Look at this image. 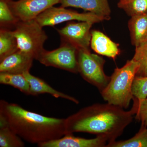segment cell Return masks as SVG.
I'll return each instance as SVG.
<instances>
[{"label": "cell", "mask_w": 147, "mask_h": 147, "mask_svg": "<svg viewBox=\"0 0 147 147\" xmlns=\"http://www.w3.org/2000/svg\"><path fill=\"white\" fill-rule=\"evenodd\" d=\"M132 92L134 97L139 100L147 97V76H136L133 80Z\"/></svg>", "instance_id": "cell-23"}, {"label": "cell", "mask_w": 147, "mask_h": 147, "mask_svg": "<svg viewBox=\"0 0 147 147\" xmlns=\"http://www.w3.org/2000/svg\"><path fill=\"white\" fill-rule=\"evenodd\" d=\"M34 59L19 50L0 61V72L23 74L30 71Z\"/></svg>", "instance_id": "cell-11"}, {"label": "cell", "mask_w": 147, "mask_h": 147, "mask_svg": "<svg viewBox=\"0 0 147 147\" xmlns=\"http://www.w3.org/2000/svg\"><path fill=\"white\" fill-rule=\"evenodd\" d=\"M132 59L139 65L136 76H147V42L141 47H136Z\"/></svg>", "instance_id": "cell-22"}, {"label": "cell", "mask_w": 147, "mask_h": 147, "mask_svg": "<svg viewBox=\"0 0 147 147\" xmlns=\"http://www.w3.org/2000/svg\"><path fill=\"white\" fill-rule=\"evenodd\" d=\"M28 82L30 86L31 95L36 96L42 94H48L56 98H61L70 100L76 104L79 103L76 98L53 88L44 80L34 76L27 71L23 74Z\"/></svg>", "instance_id": "cell-14"}, {"label": "cell", "mask_w": 147, "mask_h": 147, "mask_svg": "<svg viewBox=\"0 0 147 147\" xmlns=\"http://www.w3.org/2000/svg\"><path fill=\"white\" fill-rule=\"evenodd\" d=\"M106 147H147V127L141 126L139 131L130 139L110 142Z\"/></svg>", "instance_id": "cell-19"}, {"label": "cell", "mask_w": 147, "mask_h": 147, "mask_svg": "<svg viewBox=\"0 0 147 147\" xmlns=\"http://www.w3.org/2000/svg\"><path fill=\"white\" fill-rule=\"evenodd\" d=\"M117 5L131 17L147 13V0H119Z\"/></svg>", "instance_id": "cell-20"}, {"label": "cell", "mask_w": 147, "mask_h": 147, "mask_svg": "<svg viewBox=\"0 0 147 147\" xmlns=\"http://www.w3.org/2000/svg\"><path fill=\"white\" fill-rule=\"evenodd\" d=\"M108 143L107 139L99 136L88 139L76 137L73 134H66L59 139L37 145L40 147H105Z\"/></svg>", "instance_id": "cell-10"}, {"label": "cell", "mask_w": 147, "mask_h": 147, "mask_svg": "<svg viewBox=\"0 0 147 147\" xmlns=\"http://www.w3.org/2000/svg\"><path fill=\"white\" fill-rule=\"evenodd\" d=\"M0 120L21 139L31 144L38 145L65 134V119L46 117L3 100L0 101Z\"/></svg>", "instance_id": "cell-2"}, {"label": "cell", "mask_w": 147, "mask_h": 147, "mask_svg": "<svg viewBox=\"0 0 147 147\" xmlns=\"http://www.w3.org/2000/svg\"><path fill=\"white\" fill-rule=\"evenodd\" d=\"M18 50L12 31L1 29L0 31V61Z\"/></svg>", "instance_id": "cell-17"}, {"label": "cell", "mask_w": 147, "mask_h": 147, "mask_svg": "<svg viewBox=\"0 0 147 147\" xmlns=\"http://www.w3.org/2000/svg\"><path fill=\"white\" fill-rule=\"evenodd\" d=\"M61 0H18L7 3L13 15L18 21L35 19L40 13L52 7Z\"/></svg>", "instance_id": "cell-9"}, {"label": "cell", "mask_w": 147, "mask_h": 147, "mask_svg": "<svg viewBox=\"0 0 147 147\" xmlns=\"http://www.w3.org/2000/svg\"><path fill=\"white\" fill-rule=\"evenodd\" d=\"M91 35L90 46L96 53L114 59L119 55L120 50L118 44L112 41L102 32L93 30Z\"/></svg>", "instance_id": "cell-13"}, {"label": "cell", "mask_w": 147, "mask_h": 147, "mask_svg": "<svg viewBox=\"0 0 147 147\" xmlns=\"http://www.w3.org/2000/svg\"><path fill=\"white\" fill-rule=\"evenodd\" d=\"M77 52L75 47L64 42L55 50H44L36 60L46 66L53 67L77 73L79 72Z\"/></svg>", "instance_id": "cell-6"}, {"label": "cell", "mask_w": 147, "mask_h": 147, "mask_svg": "<svg viewBox=\"0 0 147 147\" xmlns=\"http://www.w3.org/2000/svg\"><path fill=\"white\" fill-rule=\"evenodd\" d=\"M78 71L88 83L102 91L110 82V76L104 71L105 60L100 56L92 54L90 50L80 49L77 52Z\"/></svg>", "instance_id": "cell-5"}, {"label": "cell", "mask_w": 147, "mask_h": 147, "mask_svg": "<svg viewBox=\"0 0 147 147\" xmlns=\"http://www.w3.org/2000/svg\"><path fill=\"white\" fill-rule=\"evenodd\" d=\"M92 23L82 21L71 23L58 30V32L64 41L80 49L90 50L91 40V28Z\"/></svg>", "instance_id": "cell-8"}, {"label": "cell", "mask_w": 147, "mask_h": 147, "mask_svg": "<svg viewBox=\"0 0 147 147\" xmlns=\"http://www.w3.org/2000/svg\"><path fill=\"white\" fill-rule=\"evenodd\" d=\"M42 27L53 26L66 21H77L94 24L105 20L104 18L91 13H80L65 7H52L40 13L35 18Z\"/></svg>", "instance_id": "cell-7"}, {"label": "cell", "mask_w": 147, "mask_h": 147, "mask_svg": "<svg viewBox=\"0 0 147 147\" xmlns=\"http://www.w3.org/2000/svg\"><path fill=\"white\" fill-rule=\"evenodd\" d=\"M139 66V63L132 59L122 67H116L108 85L100 92L104 100L123 109L128 108L134 97L132 83Z\"/></svg>", "instance_id": "cell-3"}, {"label": "cell", "mask_w": 147, "mask_h": 147, "mask_svg": "<svg viewBox=\"0 0 147 147\" xmlns=\"http://www.w3.org/2000/svg\"><path fill=\"white\" fill-rule=\"evenodd\" d=\"M134 116L131 110L125 111L108 102L95 103L65 119V134L90 133L104 137L110 143L121 135L133 121Z\"/></svg>", "instance_id": "cell-1"}, {"label": "cell", "mask_w": 147, "mask_h": 147, "mask_svg": "<svg viewBox=\"0 0 147 147\" xmlns=\"http://www.w3.org/2000/svg\"><path fill=\"white\" fill-rule=\"evenodd\" d=\"M133 104L131 110L135 119L141 122V126L147 127V97L139 100L133 97Z\"/></svg>", "instance_id": "cell-21"}, {"label": "cell", "mask_w": 147, "mask_h": 147, "mask_svg": "<svg viewBox=\"0 0 147 147\" xmlns=\"http://www.w3.org/2000/svg\"><path fill=\"white\" fill-rule=\"evenodd\" d=\"M0 84L18 89L27 95H31L30 84L23 74L0 72Z\"/></svg>", "instance_id": "cell-16"}, {"label": "cell", "mask_w": 147, "mask_h": 147, "mask_svg": "<svg viewBox=\"0 0 147 147\" xmlns=\"http://www.w3.org/2000/svg\"><path fill=\"white\" fill-rule=\"evenodd\" d=\"M128 26L131 42L135 47H141L147 42V13L132 16Z\"/></svg>", "instance_id": "cell-15"}, {"label": "cell", "mask_w": 147, "mask_h": 147, "mask_svg": "<svg viewBox=\"0 0 147 147\" xmlns=\"http://www.w3.org/2000/svg\"><path fill=\"white\" fill-rule=\"evenodd\" d=\"M62 7L81 8L105 20L110 19L111 9L108 0H61Z\"/></svg>", "instance_id": "cell-12"}, {"label": "cell", "mask_w": 147, "mask_h": 147, "mask_svg": "<svg viewBox=\"0 0 147 147\" xmlns=\"http://www.w3.org/2000/svg\"><path fill=\"white\" fill-rule=\"evenodd\" d=\"M25 146L22 139L6 123H0V147H23Z\"/></svg>", "instance_id": "cell-18"}, {"label": "cell", "mask_w": 147, "mask_h": 147, "mask_svg": "<svg viewBox=\"0 0 147 147\" xmlns=\"http://www.w3.org/2000/svg\"><path fill=\"white\" fill-rule=\"evenodd\" d=\"M16 38L18 50L37 59L45 50L47 36L35 19L18 21L12 31Z\"/></svg>", "instance_id": "cell-4"}, {"label": "cell", "mask_w": 147, "mask_h": 147, "mask_svg": "<svg viewBox=\"0 0 147 147\" xmlns=\"http://www.w3.org/2000/svg\"><path fill=\"white\" fill-rule=\"evenodd\" d=\"M19 21L13 15L7 1H0V22L1 25H16Z\"/></svg>", "instance_id": "cell-24"}]
</instances>
